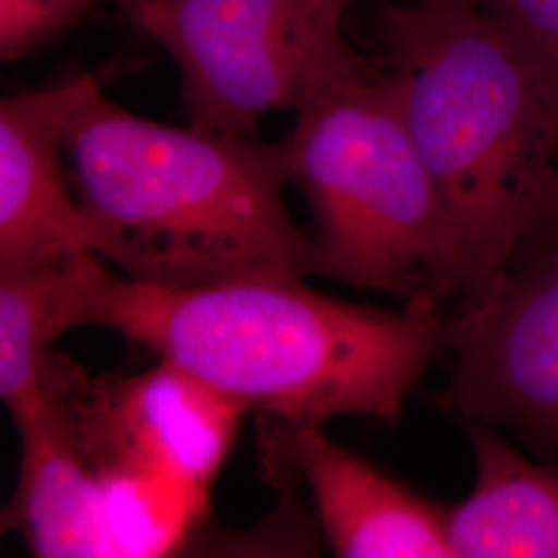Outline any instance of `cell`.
Returning <instances> with one entry per match:
<instances>
[{
	"instance_id": "cell-1",
	"label": "cell",
	"mask_w": 558,
	"mask_h": 558,
	"mask_svg": "<svg viewBox=\"0 0 558 558\" xmlns=\"http://www.w3.org/2000/svg\"><path fill=\"white\" fill-rule=\"evenodd\" d=\"M302 279L154 286L106 271L96 255L73 319L119 331L259 416L396 424L430 362L447 352L449 317L428 304H350Z\"/></svg>"
},
{
	"instance_id": "cell-2",
	"label": "cell",
	"mask_w": 558,
	"mask_h": 558,
	"mask_svg": "<svg viewBox=\"0 0 558 558\" xmlns=\"http://www.w3.org/2000/svg\"><path fill=\"white\" fill-rule=\"evenodd\" d=\"M389 80L456 226L465 300L484 299L558 211V81L480 7L380 13Z\"/></svg>"
},
{
	"instance_id": "cell-3",
	"label": "cell",
	"mask_w": 558,
	"mask_h": 558,
	"mask_svg": "<svg viewBox=\"0 0 558 558\" xmlns=\"http://www.w3.org/2000/svg\"><path fill=\"white\" fill-rule=\"evenodd\" d=\"M96 255L124 278L197 286L244 276H319L313 239L283 203V143L137 117L104 92L66 133Z\"/></svg>"
},
{
	"instance_id": "cell-4",
	"label": "cell",
	"mask_w": 558,
	"mask_h": 558,
	"mask_svg": "<svg viewBox=\"0 0 558 558\" xmlns=\"http://www.w3.org/2000/svg\"><path fill=\"white\" fill-rule=\"evenodd\" d=\"M281 143L313 214L319 276L405 304H463L456 226L389 75L362 66L308 89Z\"/></svg>"
},
{
	"instance_id": "cell-5",
	"label": "cell",
	"mask_w": 558,
	"mask_h": 558,
	"mask_svg": "<svg viewBox=\"0 0 558 558\" xmlns=\"http://www.w3.org/2000/svg\"><path fill=\"white\" fill-rule=\"evenodd\" d=\"M44 385L64 403L98 476L168 484L205 500L248 412L161 360L133 377H89L57 354Z\"/></svg>"
},
{
	"instance_id": "cell-6",
	"label": "cell",
	"mask_w": 558,
	"mask_h": 558,
	"mask_svg": "<svg viewBox=\"0 0 558 558\" xmlns=\"http://www.w3.org/2000/svg\"><path fill=\"white\" fill-rule=\"evenodd\" d=\"M451 371L437 403L461 422L558 453V251L534 253L449 317Z\"/></svg>"
},
{
	"instance_id": "cell-7",
	"label": "cell",
	"mask_w": 558,
	"mask_h": 558,
	"mask_svg": "<svg viewBox=\"0 0 558 558\" xmlns=\"http://www.w3.org/2000/svg\"><path fill=\"white\" fill-rule=\"evenodd\" d=\"M131 20L177 62L201 131L251 135L304 96L292 0H149Z\"/></svg>"
},
{
	"instance_id": "cell-8",
	"label": "cell",
	"mask_w": 558,
	"mask_h": 558,
	"mask_svg": "<svg viewBox=\"0 0 558 558\" xmlns=\"http://www.w3.org/2000/svg\"><path fill=\"white\" fill-rule=\"evenodd\" d=\"M259 458L276 486L302 484L343 558H453L447 507L336 445L323 424L259 416Z\"/></svg>"
},
{
	"instance_id": "cell-9",
	"label": "cell",
	"mask_w": 558,
	"mask_h": 558,
	"mask_svg": "<svg viewBox=\"0 0 558 558\" xmlns=\"http://www.w3.org/2000/svg\"><path fill=\"white\" fill-rule=\"evenodd\" d=\"M104 92L100 75L0 101V271L96 253V234L69 193L60 154L81 108Z\"/></svg>"
},
{
	"instance_id": "cell-10",
	"label": "cell",
	"mask_w": 558,
	"mask_h": 558,
	"mask_svg": "<svg viewBox=\"0 0 558 558\" xmlns=\"http://www.w3.org/2000/svg\"><path fill=\"white\" fill-rule=\"evenodd\" d=\"M21 470L2 530L41 558H114L100 476L81 449L59 396L44 387L17 416Z\"/></svg>"
},
{
	"instance_id": "cell-11",
	"label": "cell",
	"mask_w": 558,
	"mask_h": 558,
	"mask_svg": "<svg viewBox=\"0 0 558 558\" xmlns=\"http://www.w3.org/2000/svg\"><path fill=\"white\" fill-rule=\"evenodd\" d=\"M463 426L476 474L447 513L453 558H558V470L519 451L499 428Z\"/></svg>"
},
{
	"instance_id": "cell-12",
	"label": "cell",
	"mask_w": 558,
	"mask_h": 558,
	"mask_svg": "<svg viewBox=\"0 0 558 558\" xmlns=\"http://www.w3.org/2000/svg\"><path fill=\"white\" fill-rule=\"evenodd\" d=\"M96 253L0 271V399L17 416L40 396L52 343L75 329L81 278Z\"/></svg>"
},
{
	"instance_id": "cell-13",
	"label": "cell",
	"mask_w": 558,
	"mask_h": 558,
	"mask_svg": "<svg viewBox=\"0 0 558 558\" xmlns=\"http://www.w3.org/2000/svg\"><path fill=\"white\" fill-rule=\"evenodd\" d=\"M359 0H292L306 89L362 69L343 40V20Z\"/></svg>"
},
{
	"instance_id": "cell-14",
	"label": "cell",
	"mask_w": 558,
	"mask_h": 558,
	"mask_svg": "<svg viewBox=\"0 0 558 558\" xmlns=\"http://www.w3.org/2000/svg\"><path fill=\"white\" fill-rule=\"evenodd\" d=\"M89 0H0V54L13 60L80 17Z\"/></svg>"
},
{
	"instance_id": "cell-15",
	"label": "cell",
	"mask_w": 558,
	"mask_h": 558,
	"mask_svg": "<svg viewBox=\"0 0 558 558\" xmlns=\"http://www.w3.org/2000/svg\"><path fill=\"white\" fill-rule=\"evenodd\" d=\"M558 81V0H484Z\"/></svg>"
},
{
	"instance_id": "cell-16",
	"label": "cell",
	"mask_w": 558,
	"mask_h": 558,
	"mask_svg": "<svg viewBox=\"0 0 558 558\" xmlns=\"http://www.w3.org/2000/svg\"><path fill=\"white\" fill-rule=\"evenodd\" d=\"M532 248H550L558 251V211L557 216L550 221V226L546 228V232L539 236L538 242Z\"/></svg>"
},
{
	"instance_id": "cell-17",
	"label": "cell",
	"mask_w": 558,
	"mask_h": 558,
	"mask_svg": "<svg viewBox=\"0 0 558 558\" xmlns=\"http://www.w3.org/2000/svg\"><path fill=\"white\" fill-rule=\"evenodd\" d=\"M117 2H119L120 9H124L129 13V17H133L149 0H117Z\"/></svg>"
},
{
	"instance_id": "cell-18",
	"label": "cell",
	"mask_w": 558,
	"mask_h": 558,
	"mask_svg": "<svg viewBox=\"0 0 558 558\" xmlns=\"http://www.w3.org/2000/svg\"><path fill=\"white\" fill-rule=\"evenodd\" d=\"M439 2H453V4H472V7H480L484 0H439Z\"/></svg>"
}]
</instances>
